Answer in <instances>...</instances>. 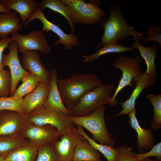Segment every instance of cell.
<instances>
[{"label":"cell","instance_id":"1","mask_svg":"<svg viewBox=\"0 0 161 161\" xmlns=\"http://www.w3.org/2000/svg\"><path fill=\"white\" fill-rule=\"evenodd\" d=\"M109 10V16L103 18L100 22V26L104 31L97 48L108 44L119 43L131 35L138 41L143 39V33L139 32L125 19L119 4L113 3Z\"/></svg>","mask_w":161,"mask_h":161},{"label":"cell","instance_id":"2","mask_svg":"<svg viewBox=\"0 0 161 161\" xmlns=\"http://www.w3.org/2000/svg\"><path fill=\"white\" fill-rule=\"evenodd\" d=\"M57 83L63 102L68 108L75 105L82 97L103 81L95 74L79 73L68 78L58 79Z\"/></svg>","mask_w":161,"mask_h":161},{"label":"cell","instance_id":"3","mask_svg":"<svg viewBox=\"0 0 161 161\" xmlns=\"http://www.w3.org/2000/svg\"><path fill=\"white\" fill-rule=\"evenodd\" d=\"M104 111V105L88 115L80 117L69 115L68 117L74 124L80 126L88 131L95 141L113 147L115 142L106 127Z\"/></svg>","mask_w":161,"mask_h":161},{"label":"cell","instance_id":"4","mask_svg":"<svg viewBox=\"0 0 161 161\" xmlns=\"http://www.w3.org/2000/svg\"><path fill=\"white\" fill-rule=\"evenodd\" d=\"M116 85L114 83L102 84L85 94L75 106L67 108L70 116L76 117L88 115L100 106L108 104L111 94Z\"/></svg>","mask_w":161,"mask_h":161},{"label":"cell","instance_id":"5","mask_svg":"<svg viewBox=\"0 0 161 161\" xmlns=\"http://www.w3.org/2000/svg\"><path fill=\"white\" fill-rule=\"evenodd\" d=\"M67 7L73 23L95 24L100 22L106 12L98 6V1L86 2L82 0H60Z\"/></svg>","mask_w":161,"mask_h":161},{"label":"cell","instance_id":"6","mask_svg":"<svg viewBox=\"0 0 161 161\" xmlns=\"http://www.w3.org/2000/svg\"><path fill=\"white\" fill-rule=\"evenodd\" d=\"M142 61L143 58L140 56L133 58L122 55H119L114 59L112 66L120 69L122 74L114 94L108 101V104L109 105L116 106L118 103L116 97L120 91L127 86L134 87L132 83L133 78L145 73L142 71L140 66Z\"/></svg>","mask_w":161,"mask_h":161},{"label":"cell","instance_id":"7","mask_svg":"<svg viewBox=\"0 0 161 161\" xmlns=\"http://www.w3.org/2000/svg\"><path fill=\"white\" fill-rule=\"evenodd\" d=\"M68 115L52 107L42 105L26 115L27 121L39 126L49 125L63 134L74 124Z\"/></svg>","mask_w":161,"mask_h":161},{"label":"cell","instance_id":"8","mask_svg":"<svg viewBox=\"0 0 161 161\" xmlns=\"http://www.w3.org/2000/svg\"><path fill=\"white\" fill-rule=\"evenodd\" d=\"M11 35L17 44L18 52L21 53L32 51L47 53L51 51L50 46L42 30L32 31L25 35L17 32Z\"/></svg>","mask_w":161,"mask_h":161},{"label":"cell","instance_id":"9","mask_svg":"<svg viewBox=\"0 0 161 161\" xmlns=\"http://www.w3.org/2000/svg\"><path fill=\"white\" fill-rule=\"evenodd\" d=\"M27 122L26 115L18 112L0 110V136L24 137Z\"/></svg>","mask_w":161,"mask_h":161},{"label":"cell","instance_id":"10","mask_svg":"<svg viewBox=\"0 0 161 161\" xmlns=\"http://www.w3.org/2000/svg\"><path fill=\"white\" fill-rule=\"evenodd\" d=\"M85 139L77 131L74 124L71 126L53 144L58 161H72L75 148Z\"/></svg>","mask_w":161,"mask_h":161},{"label":"cell","instance_id":"11","mask_svg":"<svg viewBox=\"0 0 161 161\" xmlns=\"http://www.w3.org/2000/svg\"><path fill=\"white\" fill-rule=\"evenodd\" d=\"M62 135L53 126L49 125H38L27 121L24 136L38 148L49 143L53 144Z\"/></svg>","mask_w":161,"mask_h":161},{"label":"cell","instance_id":"12","mask_svg":"<svg viewBox=\"0 0 161 161\" xmlns=\"http://www.w3.org/2000/svg\"><path fill=\"white\" fill-rule=\"evenodd\" d=\"M35 19H38L41 22L43 25L42 30L44 32H48L50 31L58 37L59 39L56 40L55 45L62 44L64 45V49L67 50L71 49L73 45H78L79 39L77 35L74 34V32L71 31L70 34L65 33L59 25L55 24L48 20L40 9L35 13L30 20L24 23V26Z\"/></svg>","mask_w":161,"mask_h":161},{"label":"cell","instance_id":"13","mask_svg":"<svg viewBox=\"0 0 161 161\" xmlns=\"http://www.w3.org/2000/svg\"><path fill=\"white\" fill-rule=\"evenodd\" d=\"M8 47L9 52L7 54L3 55L2 64L4 68L7 66L10 69L11 83L9 97H12L13 96L19 81L28 72L23 68L20 63L16 43L13 41L10 44Z\"/></svg>","mask_w":161,"mask_h":161},{"label":"cell","instance_id":"14","mask_svg":"<svg viewBox=\"0 0 161 161\" xmlns=\"http://www.w3.org/2000/svg\"><path fill=\"white\" fill-rule=\"evenodd\" d=\"M21 54V65L23 68L34 75L41 82L50 84V71L47 69L41 62L38 51H27Z\"/></svg>","mask_w":161,"mask_h":161},{"label":"cell","instance_id":"15","mask_svg":"<svg viewBox=\"0 0 161 161\" xmlns=\"http://www.w3.org/2000/svg\"><path fill=\"white\" fill-rule=\"evenodd\" d=\"M156 78L145 72L136 76L133 79L132 81L135 83V86L129 98L123 102H119L122 110L117 114V117L123 114H128L135 108V102L141 93L147 88L152 86L156 82Z\"/></svg>","mask_w":161,"mask_h":161},{"label":"cell","instance_id":"16","mask_svg":"<svg viewBox=\"0 0 161 161\" xmlns=\"http://www.w3.org/2000/svg\"><path fill=\"white\" fill-rule=\"evenodd\" d=\"M135 109L129 114V122L131 127L136 132L137 136L136 142L139 153L144 152V150L149 151L154 145L155 138L151 129H143L140 126L136 117Z\"/></svg>","mask_w":161,"mask_h":161},{"label":"cell","instance_id":"17","mask_svg":"<svg viewBox=\"0 0 161 161\" xmlns=\"http://www.w3.org/2000/svg\"><path fill=\"white\" fill-rule=\"evenodd\" d=\"M50 84L40 82L36 88L23 99L24 114L27 115L44 105L49 92Z\"/></svg>","mask_w":161,"mask_h":161},{"label":"cell","instance_id":"18","mask_svg":"<svg viewBox=\"0 0 161 161\" xmlns=\"http://www.w3.org/2000/svg\"><path fill=\"white\" fill-rule=\"evenodd\" d=\"M0 1L7 9L10 11L13 10L19 14L22 23L30 20L40 9L39 3L35 0H1Z\"/></svg>","mask_w":161,"mask_h":161},{"label":"cell","instance_id":"19","mask_svg":"<svg viewBox=\"0 0 161 161\" xmlns=\"http://www.w3.org/2000/svg\"><path fill=\"white\" fill-rule=\"evenodd\" d=\"M133 40L131 47L138 49L142 58L145 62L147 69L145 73L157 79V71L155 60L158 54V44L153 43L151 46L145 47L141 44L140 41L134 39Z\"/></svg>","mask_w":161,"mask_h":161},{"label":"cell","instance_id":"20","mask_svg":"<svg viewBox=\"0 0 161 161\" xmlns=\"http://www.w3.org/2000/svg\"><path fill=\"white\" fill-rule=\"evenodd\" d=\"M38 148L29 140L8 153L4 161H35Z\"/></svg>","mask_w":161,"mask_h":161},{"label":"cell","instance_id":"21","mask_svg":"<svg viewBox=\"0 0 161 161\" xmlns=\"http://www.w3.org/2000/svg\"><path fill=\"white\" fill-rule=\"evenodd\" d=\"M51 79L47 98L43 105L52 107L70 116L69 110L63 103L57 86L58 76L56 70H50Z\"/></svg>","mask_w":161,"mask_h":161},{"label":"cell","instance_id":"22","mask_svg":"<svg viewBox=\"0 0 161 161\" xmlns=\"http://www.w3.org/2000/svg\"><path fill=\"white\" fill-rule=\"evenodd\" d=\"M21 19L15 11L0 13V37L8 36L22 28Z\"/></svg>","mask_w":161,"mask_h":161},{"label":"cell","instance_id":"23","mask_svg":"<svg viewBox=\"0 0 161 161\" xmlns=\"http://www.w3.org/2000/svg\"><path fill=\"white\" fill-rule=\"evenodd\" d=\"M72 161H102L100 153L85 139L76 146Z\"/></svg>","mask_w":161,"mask_h":161},{"label":"cell","instance_id":"24","mask_svg":"<svg viewBox=\"0 0 161 161\" xmlns=\"http://www.w3.org/2000/svg\"><path fill=\"white\" fill-rule=\"evenodd\" d=\"M75 126L78 132L83 136L91 145L101 153L108 161H116L119 153V151L117 148L107 145L97 143L89 136L82 127L77 125H75Z\"/></svg>","mask_w":161,"mask_h":161},{"label":"cell","instance_id":"25","mask_svg":"<svg viewBox=\"0 0 161 161\" xmlns=\"http://www.w3.org/2000/svg\"><path fill=\"white\" fill-rule=\"evenodd\" d=\"M132 47H127L123 46L120 43L110 44L104 45L100 49L94 53L89 55H84L83 57V61L89 62H93L98 59L100 56L111 53L124 52L128 51H132L134 49Z\"/></svg>","mask_w":161,"mask_h":161},{"label":"cell","instance_id":"26","mask_svg":"<svg viewBox=\"0 0 161 161\" xmlns=\"http://www.w3.org/2000/svg\"><path fill=\"white\" fill-rule=\"evenodd\" d=\"M21 80L22 84L16 89L13 96L17 98H23L32 92L41 82L34 75L28 72L22 78Z\"/></svg>","mask_w":161,"mask_h":161},{"label":"cell","instance_id":"27","mask_svg":"<svg viewBox=\"0 0 161 161\" xmlns=\"http://www.w3.org/2000/svg\"><path fill=\"white\" fill-rule=\"evenodd\" d=\"M41 10L47 8L51 10L58 13L63 16L67 21L71 29V31L74 32L75 26L72 22L66 6L59 0H43L39 3Z\"/></svg>","mask_w":161,"mask_h":161},{"label":"cell","instance_id":"28","mask_svg":"<svg viewBox=\"0 0 161 161\" xmlns=\"http://www.w3.org/2000/svg\"><path fill=\"white\" fill-rule=\"evenodd\" d=\"M153 109L154 115L151 123V127L155 130L161 128V95L149 94L146 96Z\"/></svg>","mask_w":161,"mask_h":161},{"label":"cell","instance_id":"29","mask_svg":"<svg viewBox=\"0 0 161 161\" xmlns=\"http://www.w3.org/2000/svg\"><path fill=\"white\" fill-rule=\"evenodd\" d=\"M26 140L23 137L0 136V156H5L10 151L24 143Z\"/></svg>","mask_w":161,"mask_h":161},{"label":"cell","instance_id":"30","mask_svg":"<svg viewBox=\"0 0 161 161\" xmlns=\"http://www.w3.org/2000/svg\"><path fill=\"white\" fill-rule=\"evenodd\" d=\"M2 110L15 111L24 114L23 98H17L13 96L0 97V110Z\"/></svg>","mask_w":161,"mask_h":161},{"label":"cell","instance_id":"31","mask_svg":"<svg viewBox=\"0 0 161 161\" xmlns=\"http://www.w3.org/2000/svg\"><path fill=\"white\" fill-rule=\"evenodd\" d=\"M35 161H58L53 144L49 143L38 147Z\"/></svg>","mask_w":161,"mask_h":161},{"label":"cell","instance_id":"32","mask_svg":"<svg viewBox=\"0 0 161 161\" xmlns=\"http://www.w3.org/2000/svg\"><path fill=\"white\" fill-rule=\"evenodd\" d=\"M145 33L146 34L142 40L144 44H147L154 41L161 47V24L156 25H150L146 29Z\"/></svg>","mask_w":161,"mask_h":161},{"label":"cell","instance_id":"33","mask_svg":"<svg viewBox=\"0 0 161 161\" xmlns=\"http://www.w3.org/2000/svg\"><path fill=\"white\" fill-rule=\"evenodd\" d=\"M11 78L10 71L3 69L0 71V97H8L10 95Z\"/></svg>","mask_w":161,"mask_h":161},{"label":"cell","instance_id":"34","mask_svg":"<svg viewBox=\"0 0 161 161\" xmlns=\"http://www.w3.org/2000/svg\"><path fill=\"white\" fill-rule=\"evenodd\" d=\"M118 154L116 161H139L134 155L131 147L126 145H119L117 148Z\"/></svg>","mask_w":161,"mask_h":161},{"label":"cell","instance_id":"35","mask_svg":"<svg viewBox=\"0 0 161 161\" xmlns=\"http://www.w3.org/2000/svg\"><path fill=\"white\" fill-rule=\"evenodd\" d=\"M134 154L139 161L152 156L155 157L157 160L161 161V142H160L154 145L147 152L138 154L134 152Z\"/></svg>","mask_w":161,"mask_h":161},{"label":"cell","instance_id":"36","mask_svg":"<svg viewBox=\"0 0 161 161\" xmlns=\"http://www.w3.org/2000/svg\"><path fill=\"white\" fill-rule=\"evenodd\" d=\"M13 41L12 37L10 36L1 38L0 39V71L4 69L2 64L3 52L5 48L8 49L9 44Z\"/></svg>","mask_w":161,"mask_h":161},{"label":"cell","instance_id":"37","mask_svg":"<svg viewBox=\"0 0 161 161\" xmlns=\"http://www.w3.org/2000/svg\"><path fill=\"white\" fill-rule=\"evenodd\" d=\"M5 8L2 4L1 1H0V13H9L11 12Z\"/></svg>","mask_w":161,"mask_h":161},{"label":"cell","instance_id":"38","mask_svg":"<svg viewBox=\"0 0 161 161\" xmlns=\"http://www.w3.org/2000/svg\"><path fill=\"white\" fill-rule=\"evenodd\" d=\"M140 161H160L157 160H153L149 158H148L144 159Z\"/></svg>","mask_w":161,"mask_h":161},{"label":"cell","instance_id":"39","mask_svg":"<svg viewBox=\"0 0 161 161\" xmlns=\"http://www.w3.org/2000/svg\"><path fill=\"white\" fill-rule=\"evenodd\" d=\"M4 156H0V161H4Z\"/></svg>","mask_w":161,"mask_h":161}]
</instances>
